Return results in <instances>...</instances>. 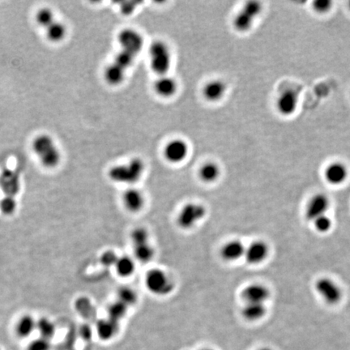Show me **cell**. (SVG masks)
<instances>
[{
  "mask_svg": "<svg viewBox=\"0 0 350 350\" xmlns=\"http://www.w3.org/2000/svg\"><path fill=\"white\" fill-rule=\"evenodd\" d=\"M145 165L140 158H133L126 164L114 165L109 170V178L113 182L124 184H133L141 179Z\"/></svg>",
  "mask_w": 350,
  "mask_h": 350,
  "instance_id": "obj_1",
  "label": "cell"
},
{
  "mask_svg": "<svg viewBox=\"0 0 350 350\" xmlns=\"http://www.w3.org/2000/svg\"><path fill=\"white\" fill-rule=\"evenodd\" d=\"M33 149L40 159V162L46 168L57 166L61 160V154L51 136L40 135L34 139Z\"/></svg>",
  "mask_w": 350,
  "mask_h": 350,
  "instance_id": "obj_2",
  "label": "cell"
},
{
  "mask_svg": "<svg viewBox=\"0 0 350 350\" xmlns=\"http://www.w3.org/2000/svg\"><path fill=\"white\" fill-rule=\"evenodd\" d=\"M150 66L154 72L160 77L166 75L171 67V52L167 44L162 41H156L150 45Z\"/></svg>",
  "mask_w": 350,
  "mask_h": 350,
  "instance_id": "obj_3",
  "label": "cell"
},
{
  "mask_svg": "<svg viewBox=\"0 0 350 350\" xmlns=\"http://www.w3.org/2000/svg\"><path fill=\"white\" fill-rule=\"evenodd\" d=\"M145 285L150 293L158 296L168 295L174 289V285L169 276L159 268H154L147 272Z\"/></svg>",
  "mask_w": 350,
  "mask_h": 350,
  "instance_id": "obj_4",
  "label": "cell"
},
{
  "mask_svg": "<svg viewBox=\"0 0 350 350\" xmlns=\"http://www.w3.org/2000/svg\"><path fill=\"white\" fill-rule=\"evenodd\" d=\"M263 6L258 1H249L246 3L242 10L234 17V27L241 33L249 31L254 24L256 18L261 13Z\"/></svg>",
  "mask_w": 350,
  "mask_h": 350,
  "instance_id": "obj_5",
  "label": "cell"
},
{
  "mask_svg": "<svg viewBox=\"0 0 350 350\" xmlns=\"http://www.w3.org/2000/svg\"><path fill=\"white\" fill-rule=\"evenodd\" d=\"M206 209L201 204L187 203L183 205L177 216V224L183 230H190L204 219Z\"/></svg>",
  "mask_w": 350,
  "mask_h": 350,
  "instance_id": "obj_6",
  "label": "cell"
},
{
  "mask_svg": "<svg viewBox=\"0 0 350 350\" xmlns=\"http://www.w3.org/2000/svg\"><path fill=\"white\" fill-rule=\"evenodd\" d=\"M120 51L131 54L136 57L144 46V38L133 29H125L118 36Z\"/></svg>",
  "mask_w": 350,
  "mask_h": 350,
  "instance_id": "obj_7",
  "label": "cell"
},
{
  "mask_svg": "<svg viewBox=\"0 0 350 350\" xmlns=\"http://www.w3.org/2000/svg\"><path fill=\"white\" fill-rule=\"evenodd\" d=\"M315 289L329 304H337L342 298V290L330 278H323L318 280L315 283Z\"/></svg>",
  "mask_w": 350,
  "mask_h": 350,
  "instance_id": "obj_8",
  "label": "cell"
},
{
  "mask_svg": "<svg viewBox=\"0 0 350 350\" xmlns=\"http://www.w3.org/2000/svg\"><path fill=\"white\" fill-rule=\"evenodd\" d=\"M299 94L297 90L285 89L277 99L276 107L280 114L284 116H290L297 110Z\"/></svg>",
  "mask_w": 350,
  "mask_h": 350,
  "instance_id": "obj_9",
  "label": "cell"
},
{
  "mask_svg": "<svg viewBox=\"0 0 350 350\" xmlns=\"http://www.w3.org/2000/svg\"><path fill=\"white\" fill-rule=\"evenodd\" d=\"M188 144L185 140L174 139L168 142L164 148V157L170 163H181L188 155Z\"/></svg>",
  "mask_w": 350,
  "mask_h": 350,
  "instance_id": "obj_10",
  "label": "cell"
},
{
  "mask_svg": "<svg viewBox=\"0 0 350 350\" xmlns=\"http://www.w3.org/2000/svg\"><path fill=\"white\" fill-rule=\"evenodd\" d=\"M330 201L324 194H316L311 198L307 205L306 217L307 220H315L319 216L326 214L329 210Z\"/></svg>",
  "mask_w": 350,
  "mask_h": 350,
  "instance_id": "obj_11",
  "label": "cell"
},
{
  "mask_svg": "<svg viewBox=\"0 0 350 350\" xmlns=\"http://www.w3.org/2000/svg\"><path fill=\"white\" fill-rule=\"evenodd\" d=\"M269 254V246L264 241H256L246 248L245 255L246 261L251 264H261Z\"/></svg>",
  "mask_w": 350,
  "mask_h": 350,
  "instance_id": "obj_12",
  "label": "cell"
},
{
  "mask_svg": "<svg viewBox=\"0 0 350 350\" xmlns=\"http://www.w3.org/2000/svg\"><path fill=\"white\" fill-rule=\"evenodd\" d=\"M242 297L246 303L264 304L270 296L269 289L261 284H252L244 289Z\"/></svg>",
  "mask_w": 350,
  "mask_h": 350,
  "instance_id": "obj_13",
  "label": "cell"
},
{
  "mask_svg": "<svg viewBox=\"0 0 350 350\" xmlns=\"http://www.w3.org/2000/svg\"><path fill=\"white\" fill-rule=\"evenodd\" d=\"M348 168L341 162L330 164L325 170V179L333 185H340L348 178Z\"/></svg>",
  "mask_w": 350,
  "mask_h": 350,
  "instance_id": "obj_14",
  "label": "cell"
},
{
  "mask_svg": "<svg viewBox=\"0 0 350 350\" xmlns=\"http://www.w3.org/2000/svg\"><path fill=\"white\" fill-rule=\"evenodd\" d=\"M122 202L128 211L132 213H137L144 208L145 199L141 191L137 189L130 188L124 192Z\"/></svg>",
  "mask_w": 350,
  "mask_h": 350,
  "instance_id": "obj_15",
  "label": "cell"
},
{
  "mask_svg": "<svg viewBox=\"0 0 350 350\" xmlns=\"http://www.w3.org/2000/svg\"><path fill=\"white\" fill-rule=\"evenodd\" d=\"M227 85L224 81L213 80L207 83L203 89V95L207 101L216 103L222 98L227 93Z\"/></svg>",
  "mask_w": 350,
  "mask_h": 350,
  "instance_id": "obj_16",
  "label": "cell"
},
{
  "mask_svg": "<svg viewBox=\"0 0 350 350\" xmlns=\"http://www.w3.org/2000/svg\"><path fill=\"white\" fill-rule=\"evenodd\" d=\"M154 88L157 94L164 98H169L177 92L178 84L172 77L162 76L155 81Z\"/></svg>",
  "mask_w": 350,
  "mask_h": 350,
  "instance_id": "obj_17",
  "label": "cell"
},
{
  "mask_svg": "<svg viewBox=\"0 0 350 350\" xmlns=\"http://www.w3.org/2000/svg\"><path fill=\"white\" fill-rule=\"evenodd\" d=\"M246 247L241 241L232 240L224 244L220 250V256L226 261H236L244 256Z\"/></svg>",
  "mask_w": 350,
  "mask_h": 350,
  "instance_id": "obj_18",
  "label": "cell"
},
{
  "mask_svg": "<svg viewBox=\"0 0 350 350\" xmlns=\"http://www.w3.org/2000/svg\"><path fill=\"white\" fill-rule=\"evenodd\" d=\"M126 73V70L112 62L105 69L104 78L109 85L116 86L123 82Z\"/></svg>",
  "mask_w": 350,
  "mask_h": 350,
  "instance_id": "obj_19",
  "label": "cell"
},
{
  "mask_svg": "<svg viewBox=\"0 0 350 350\" xmlns=\"http://www.w3.org/2000/svg\"><path fill=\"white\" fill-rule=\"evenodd\" d=\"M118 330V322L107 319L99 321L96 325V331L99 337L107 340L112 338Z\"/></svg>",
  "mask_w": 350,
  "mask_h": 350,
  "instance_id": "obj_20",
  "label": "cell"
},
{
  "mask_svg": "<svg viewBox=\"0 0 350 350\" xmlns=\"http://www.w3.org/2000/svg\"><path fill=\"white\" fill-rule=\"evenodd\" d=\"M220 169L215 162H207L199 169V177L204 183H214L220 177Z\"/></svg>",
  "mask_w": 350,
  "mask_h": 350,
  "instance_id": "obj_21",
  "label": "cell"
},
{
  "mask_svg": "<svg viewBox=\"0 0 350 350\" xmlns=\"http://www.w3.org/2000/svg\"><path fill=\"white\" fill-rule=\"evenodd\" d=\"M267 309L262 303H246L242 309V315L248 321H257L266 315Z\"/></svg>",
  "mask_w": 350,
  "mask_h": 350,
  "instance_id": "obj_22",
  "label": "cell"
},
{
  "mask_svg": "<svg viewBox=\"0 0 350 350\" xmlns=\"http://www.w3.org/2000/svg\"><path fill=\"white\" fill-rule=\"evenodd\" d=\"M37 321L30 315H23L19 320L16 326V333L21 338H26L34 333L36 329Z\"/></svg>",
  "mask_w": 350,
  "mask_h": 350,
  "instance_id": "obj_23",
  "label": "cell"
},
{
  "mask_svg": "<svg viewBox=\"0 0 350 350\" xmlns=\"http://www.w3.org/2000/svg\"><path fill=\"white\" fill-rule=\"evenodd\" d=\"M114 268L116 269L117 273L122 278H128L134 273L136 266L134 260L132 258L124 256L118 257Z\"/></svg>",
  "mask_w": 350,
  "mask_h": 350,
  "instance_id": "obj_24",
  "label": "cell"
},
{
  "mask_svg": "<svg viewBox=\"0 0 350 350\" xmlns=\"http://www.w3.org/2000/svg\"><path fill=\"white\" fill-rule=\"evenodd\" d=\"M45 30H46V33H45L46 37L49 41L52 42H59L63 41L67 34V29L65 26L56 20H55L51 26H48Z\"/></svg>",
  "mask_w": 350,
  "mask_h": 350,
  "instance_id": "obj_25",
  "label": "cell"
},
{
  "mask_svg": "<svg viewBox=\"0 0 350 350\" xmlns=\"http://www.w3.org/2000/svg\"><path fill=\"white\" fill-rule=\"evenodd\" d=\"M36 329H38L39 332L41 337L42 338L49 339L55 336V326L52 321L49 320L47 318H41L37 321L36 323Z\"/></svg>",
  "mask_w": 350,
  "mask_h": 350,
  "instance_id": "obj_26",
  "label": "cell"
},
{
  "mask_svg": "<svg viewBox=\"0 0 350 350\" xmlns=\"http://www.w3.org/2000/svg\"><path fill=\"white\" fill-rule=\"evenodd\" d=\"M134 255L136 260L141 263L149 262L154 256V248L146 243L134 246Z\"/></svg>",
  "mask_w": 350,
  "mask_h": 350,
  "instance_id": "obj_27",
  "label": "cell"
},
{
  "mask_svg": "<svg viewBox=\"0 0 350 350\" xmlns=\"http://www.w3.org/2000/svg\"><path fill=\"white\" fill-rule=\"evenodd\" d=\"M128 307L118 300L115 303L110 304L108 308L109 319L118 322L126 315L127 312H128Z\"/></svg>",
  "mask_w": 350,
  "mask_h": 350,
  "instance_id": "obj_28",
  "label": "cell"
},
{
  "mask_svg": "<svg viewBox=\"0 0 350 350\" xmlns=\"http://www.w3.org/2000/svg\"><path fill=\"white\" fill-rule=\"evenodd\" d=\"M118 301L123 303L127 307L134 305L137 300L136 292L129 287H122L118 292Z\"/></svg>",
  "mask_w": 350,
  "mask_h": 350,
  "instance_id": "obj_29",
  "label": "cell"
},
{
  "mask_svg": "<svg viewBox=\"0 0 350 350\" xmlns=\"http://www.w3.org/2000/svg\"><path fill=\"white\" fill-rule=\"evenodd\" d=\"M55 20L53 12L49 8H41L36 15V21L45 29L51 26Z\"/></svg>",
  "mask_w": 350,
  "mask_h": 350,
  "instance_id": "obj_30",
  "label": "cell"
},
{
  "mask_svg": "<svg viewBox=\"0 0 350 350\" xmlns=\"http://www.w3.org/2000/svg\"><path fill=\"white\" fill-rule=\"evenodd\" d=\"M4 191L7 195L13 196L14 194L18 191L17 179H15L12 174H5L3 177L2 181L0 182Z\"/></svg>",
  "mask_w": 350,
  "mask_h": 350,
  "instance_id": "obj_31",
  "label": "cell"
},
{
  "mask_svg": "<svg viewBox=\"0 0 350 350\" xmlns=\"http://www.w3.org/2000/svg\"><path fill=\"white\" fill-rule=\"evenodd\" d=\"M136 57L131 54L119 51L116 56L114 58V63H116L117 65L123 68L124 70L128 71V69L134 63Z\"/></svg>",
  "mask_w": 350,
  "mask_h": 350,
  "instance_id": "obj_32",
  "label": "cell"
},
{
  "mask_svg": "<svg viewBox=\"0 0 350 350\" xmlns=\"http://www.w3.org/2000/svg\"><path fill=\"white\" fill-rule=\"evenodd\" d=\"M148 238H149V234L147 230L143 227H138L135 229L131 234V239L134 244V246L148 243Z\"/></svg>",
  "mask_w": 350,
  "mask_h": 350,
  "instance_id": "obj_33",
  "label": "cell"
},
{
  "mask_svg": "<svg viewBox=\"0 0 350 350\" xmlns=\"http://www.w3.org/2000/svg\"><path fill=\"white\" fill-rule=\"evenodd\" d=\"M16 209V202L13 196H6L0 201V210L4 214L11 215L15 213Z\"/></svg>",
  "mask_w": 350,
  "mask_h": 350,
  "instance_id": "obj_34",
  "label": "cell"
},
{
  "mask_svg": "<svg viewBox=\"0 0 350 350\" xmlns=\"http://www.w3.org/2000/svg\"><path fill=\"white\" fill-rule=\"evenodd\" d=\"M313 222L315 224V230L319 233L328 232L333 227V221L326 214L319 216L318 218L313 220Z\"/></svg>",
  "mask_w": 350,
  "mask_h": 350,
  "instance_id": "obj_35",
  "label": "cell"
},
{
  "mask_svg": "<svg viewBox=\"0 0 350 350\" xmlns=\"http://www.w3.org/2000/svg\"><path fill=\"white\" fill-rule=\"evenodd\" d=\"M51 349V344L49 340L47 339L40 338L36 339L30 342L28 346L27 350H49Z\"/></svg>",
  "mask_w": 350,
  "mask_h": 350,
  "instance_id": "obj_36",
  "label": "cell"
},
{
  "mask_svg": "<svg viewBox=\"0 0 350 350\" xmlns=\"http://www.w3.org/2000/svg\"><path fill=\"white\" fill-rule=\"evenodd\" d=\"M118 256L112 251L105 252L101 256V262L105 267H111L115 265Z\"/></svg>",
  "mask_w": 350,
  "mask_h": 350,
  "instance_id": "obj_37",
  "label": "cell"
},
{
  "mask_svg": "<svg viewBox=\"0 0 350 350\" xmlns=\"http://www.w3.org/2000/svg\"><path fill=\"white\" fill-rule=\"evenodd\" d=\"M333 2L329 0H317L313 3V8L319 13H326L331 10Z\"/></svg>",
  "mask_w": 350,
  "mask_h": 350,
  "instance_id": "obj_38",
  "label": "cell"
},
{
  "mask_svg": "<svg viewBox=\"0 0 350 350\" xmlns=\"http://www.w3.org/2000/svg\"><path fill=\"white\" fill-rule=\"evenodd\" d=\"M136 5H137V3L136 2L123 3L122 4V7H121L122 13L125 14V15H131L136 9Z\"/></svg>",
  "mask_w": 350,
  "mask_h": 350,
  "instance_id": "obj_39",
  "label": "cell"
},
{
  "mask_svg": "<svg viewBox=\"0 0 350 350\" xmlns=\"http://www.w3.org/2000/svg\"><path fill=\"white\" fill-rule=\"evenodd\" d=\"M89 329H87V328H84L81 331V333H82V336L84 338H89L91 337L90 332H89Z\"/></svg>",
  "mask_w": 350,
  "mask_h": 350,
  "instance_id": "obj_40",
  "label": "cell"
},
{
  "mask_svg": "<svg viewBox=\"0 0 350 350\" xmlns=\"http://www.w3.org/2000/svg\"><path fill=\"white\" fill-rule=\"evenodd\" d=\"M257 350H271V348H266V347H264V348H259V349Z\"/></svg>",
  "mask_w": 350,
  "mask_h": 350,
  "instance_id": "obj_41",
  "label": "cell"
},
{
  "mask_svg": "<svg viewBox=\"0 0 350 350\" xmlns=\"http://www.w3.org/2000/svg\"><path fill=\"white\" fill-rule=\"evenodd\" d=\"M203 350H214V349H211V348H206V349H203Z\"/></svg>",
  "mask_w": 350,
  "mask_h": 350,
  "instance_id": "obj_42",
  "label": "cell"
},
{
  "mask_svg": "<svg viewBox=\"0 0 350 350\" xmlns=\"http://www.w3.org/2000/svg\"><path fill=\"white\" fill-rule=\"evenodd\" d=\"M349 7H350V4H349Z\"/></svg>",
  "mask_w": 350,
  "mask_h": 350,
  "instance_id": "obj_43",
  "label": "cell"
},
{
  "mask_svg": "<svg viewBox=\"0 0 350 350\" xmlns=\"http://www.w3.org/2000/svg\"><path fill=\"white\" fill-rule=\"evenodd\" d=\"M0 350H1V349H0Z\"/></svg>",
  "mask_w": 350,
  "mask_h": 350,
  "instance_id": "obj_44",
  "label": "cell"
}]
</instances>
